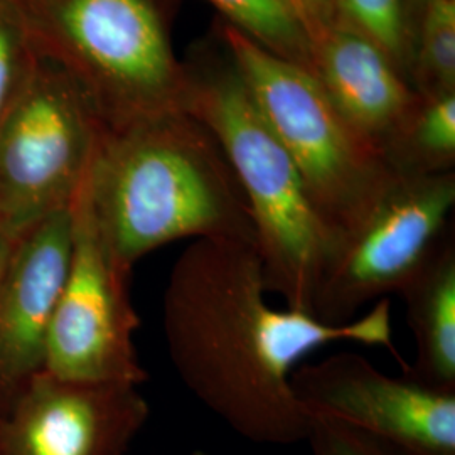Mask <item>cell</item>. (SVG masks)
Here are the masks:
<instances>
[{
	"mask_svg": "<svg viewBox=\"0 0 455 455\" xmlns=\"http://www.w3.org/2000/svg\"><path fill=\"white\" fill-rule=\"evenodd\" d=\"M223 41L233 69L291 156L314 208L339 240L371 210L395 174L383 156L342 120L309 69L229 24Z\"/></svg>",
	"mask_w": 455,
	"mask_h": 455,
	"instance_id": "cell-5",
	"label": "cell"
},
{
	"mask_svg": "<svg viewBox=\"0 0 455 455\" xmlns=\"http://www.w3.org/2000/svg\"><path fill=\"white\" fill-rule=\"evenodd\" d=\"M306 442L309 443L310 455H403L356 428L321 417H312Z\"/></svg>",
	"mask_w": 455,
	"mask_h": 455,
	"instance_id": "cell-19",
	"label": "cell"
},
{
	"mask_svg": "<svg viewBox=\"0 0 455 455\" xmlns=\"http://www.w3.org/2000/svg\"><path fill=\"white\" fill-rule=\"evenodd\" d=\"M253 246L196 240L174 261L163 299V329L180 381L243 439L265 445L306 442L312 417L292 388L299 361L336 342L396 355L390 300L344 324L267 300ZM396 358L400 356L396 355Z\"/></svg>",
	"mask_w": 455,
	"mask_h": 455,
	"instance_id": "cell-1",
	"label": "cell"
},
{
	"mask_svg": "<svg viewBox=\"0 0 455 455\" xmlns=\"http://www.w3.org/2000/svg\"><path fill=\"white\" fill-rule=\"evenodd\" d=\"M393 174L451 172L455 163V92L419 98L415 110L383 150Z\"/></svg>",
	"mask_w": 455,
	"mask_h": 455,
	"instance_id": "cell-14",
	"label": "cell"
},
{
	"mask_svg": "<svg viewBox=\"0 0 455 455\" xmlns=\"http://www.w3.org/2000/svg\"><path fill=\"white\" fill-rule=\"evenodd\" d=\"M417 2H420V4L423 5V4H425V2H428V0H417Z\"/></svg>",
	"mask_w": 455,
	"mask_h": 455,
	"instance_id": "cell-22",
	"label": "cell"
},
{
	"mask_svg": "<svg viewBox=\"0 0 455 455\" xmlns=\"http://www.w3.org/2000/svg\"><path fill=\"white\" fill-rule=\"evenodd\" d=\"M188 112L221 147L255 228L267 292L310 314L336 246L291 156L268 129L235 69L193 76Z\"/></svg>",
	"mask_w": 455,
	"mask_h": 455,
	"instance_id": "cell-4",
	"label": "cell"
},
{
	"mask_svg": "<svg viewBox=\"0 0 455 455\" xmlns=\"http://www.w3.org/2000/svg\"><path fill=\"white\" fill-rule=\"evenodd\" d=\"M291 381L310 417L344 423L403 455H455V393L393 378L356 353L300 366Z\"/></svg>",
	"mask_w": 455,
	"mask_h": 455,
	"instance_id": "cell-9",
	"label": "cell"
},
{
	"mask_svg": "<svg viewBox=\"0 0 455 455\" xmlns=\"http://www.w3.org/2000/svg\"><path fill=\"white\" fill-rule=\"evenodd\" d=\"M454 204L452 172L395 174L371 210L338 240L310 314L344 324L364 306L400 292L449 229Z\"/></svg>",
	"mask_w": 455,
	"mask_h": 455,
	"instance_id": "cell-7",
	"label": "cell"
},
{
	"mask_svg": "<svg viewBox=\"0 0 455 455\" xmlns=\"http://www.w3.org/2000/svg\"><path fill=\"white\" fill-rule=\"evenodd\" d=\"M14 240H11L4 231H0V280L7 268V263L11 260L12 250H14Z\"/></svg>",
	"mask_w": 455,
	"mask_h": 455,
	"instance_id": "cell-21",
	"label": "cell"
},
{
	"mask_svg": "<svg viewBox=\"0 0 455 455\" xmlns=\"http://www.w3.org/2000/svg\"><path fill=\"white\" fill-rule=\"evenodd\" d=\"M73 248L71 210L54 212L14 243L0 280V417L44 370L49 327Z\"/></svg>",
	"mask_w": 455,
	"mask_h": 455,
	"instance_id": "cell-11",
	"label": "cell"
},
{
	"mask_svg": "<svg viewBox=\"0 0 455 455\" xmlns=\"http://www.w3.org/2000/svg\"><path fill=\"white\" fill-rule=\"evenodd\" d=\"M293 11L310 37L341 24V0H291Z\"/></svg>",
	"mask_w": 455,
	"mask_h": 455,
	"instance_id": "cell-20",
	"label": "cell"
},
{
	"mask_svg": "<svg viewBox=\"0 0 455 455\" xmlns=\"http://www.w3.org/2000/svg\"><path fill=\"white\" fill-rule=\"evenodd\" d=\"M37 60L17 0H0V118L14 103Z\"/></svg>",
	"mask_w": 455,
	"mask_h": 455,
	"instance_id": "cell-18",
	"label": "cell"
},
{
	"mask_svg": "<svg viewBox=\"0 0 455 455\" xmlns=\"http://www.w3.org/2000/svg\"><path fill=\"white\" fill-rule=\"evenodd\" d=\"M101 127L80 86L37 52L28 82L0 118V231L17 242L71 206Z\"/></svg>",
	"mask_w": 455,
	"mask_h": 455,
	"instance_id": "cell-6",
	"label": "cell"
},
{
	"mask_svg": "<svg viewBox=\"0 0 455 455\" xmlns=\"http://www.w3.org/2000/svg\"><path fill=\"white\" fill-rule=\"evenodd\" d=\"M310 71L332 107L381 156L415 110L390 58L358 31L338 24L310 37Z\"/></svg>",
	"mask_w": 455,
	"mask_h": 455,
	"instance_id": "cell-12",
	"label": "cell"
},
{
	"mask_svg": "<svg viewBox=\"0 0 455 455\" xmlns=\"http://www.w3.org/2000/svg\"><path fill=\"white\" fill-rule=\"evenodd\" d=\"M148 415L139 387L41 371L0 417V455H125Z\"/></svg>",
	"mask_w": 455,
	"mask_h": 455,
	"instance_id": "cell-10",
	"label": "cell"
},
{
	"mask_svg": "<svg viewBox=\"0 0 455 455\" xmlns=\"http://www.w3.org/2000/svg\"><path fill=\"white\" fill-rule=\"evenodd\" d=\"M73 248L49 327L44 373L66 381L140 387L147 373L133 342L140 319L122 268L80 199H73Z\"/></svg>",
	"mask_w": 455,
	"mask_h": 455,
	"instance_id": "cell-8",
	"label": "cell"
},
{
	"mask_svg": "<svg viewBox=\"0 0 455 455\" xmlns=\"http://www.w3.org/2000/svg\"><path fill=\"white\" fill-rule=\"evenodd\" d=\"M417 347L408 379L455 393V238L447 229L428 259L398 292Z\"/></svg>",
	"mask_w": 455,
	"mask_h": 455,
	"instance_id": "cell-13",
	"label": "cell"
},
{
	"mask_svg": "<svg viewBox=\"0 0 455 455\" xmlns=\"http://www.w3.org/2000/svg\"><path fill=\"white\" fill-rule=\"evenodd\" d=\"M39 54L80 86L105 127L188 112L180 66L157 0H17Z\"/></svg>",
	"mask_w": 455,
	"mask_h": 455,
	"instance_id": "cell-3",
	"label": "cell"
},
{
	"mask_svg": "<svg viewBox=\"0 0 455 455\" xmlns=\"http://www.w3.org/2000/svg\"><path fill=\"white\" fill-rule=\"evenodd\" d=\"M75 197L131 274L150 251L180 240L255 248L251 214L227 156L189 112L103 125Z\"/></svg>",
	"mask_w": 455,
	"mask_h": 455,
	"instance_id": "cell-2",
	"label": "cell"
},
{
	"mask_svg": "<svg viewBox=\"0 0 455 455\" xmlns=\"http://www.w3.org/2000/svg\"><path fill=\"white\" fill-rule=\"evenodd\" d=\"M208 2L227 17V24L276 56L310 71L309 36L289 0Z\"/></svg>",
	"mask_w": 455,
	"mask_h": 455,
	"instance_id": "cell-15",
	"label": "cell"
},
{
	"mask_svg": "<svg viewBox=\"0 0 455 455\" xmlns=\"http://www.w3.org/2000/svg\"><path fill=\"white\" fill-rule=\"evenodd\" d=\"M415 73L423 98L455 92V0L423 4Z\"/></svg>",
	"mask_w": 455,
	"mask_h": 455,
	"instance_id": "cell-16",
	"label": "cell"
},
{
	"mask_svg": "<svg viewBox=\"0 0 455 455\" xmlns=\"http://www.w3.org/2000/svg\"><path fill=\"white\" fill-rule=\"evenodd\" d=\"M289 2H291V0H289ZM291 5H292V4H291ZM292 9H293V7H292Z\"/></svg>",
	"mask_w": 455,
	"mask_h": 455,
	"instance_id": "cell-23",
	"label": "cell"
},
{
	"mask_svg": "<svg viewBox=\"0 0 455 455\" xmlns=\"http://www.w3.org/2000/svg\"><path fill=\"white\" fill-rule=\"evenodd\" d=\"M341 24L368 37L393 65L405 61L410 36L403 0H341Z\"/></svg>",
	"mask_w": 455,
	"mask_h": 455,
	"instance_id": "cell-17",
	"label": "cell"
}]
</instances>
